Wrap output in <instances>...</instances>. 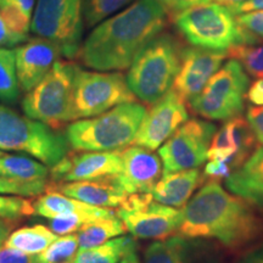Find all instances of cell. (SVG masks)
<instances>
[{
  "instance_id": "6da1fadb",
  "label": "cell",
  "mask_w": 263,
  "mask_h": 263,
  "mask_svg": "<svg viewBox=\"0 0 263 263\" xmlns=\"http://www.w3.org/2000/svg\"><path fill=\"white\" fill-rule=\"evenodd\" d=\"M179 234L217 240L233 254L248 251L263 241V215L241 196L211 180L185 205Z\"/></svg>"
},
{
  "instance_id": "7a4b0ae2",
  "label": "cell",
  "mask_w": 263,
  "mask_h": 263,
  "mask_svg": "<svg viewBox=\"0 0 263 263\" xmlns=\"http://www.w3.org/2000/svg\"><path fill=\"white\" fill-rule=\"evenodd\" d=\"M167 22V10L159 0H137L95 26L77 58L95 71H123Z\"/></svg>"
},
{
  "instance_id": "3957f363",
  "label": "cell",
  "mask_w": 263,
  "mask_h": 263,
  "mask_svg": "<svg viewBox=\"0 0 263 263\" xmlns=\"http://www.w3.org/2000/svg\"><path fill=\"white\" fill-rule=\"evenodd\" d=\"M183 47L173 34L161 32L134 59L127 73V84L146 105H154L173 88L182 62Z\"/></svg>"
},
{
  "instance_id": "277c9868",
  "label": "cell",
  "mask_w": 263,
  "mask_h": 263,
  "mask_svg": "<svg viewBox=\"0 0 263 263\" xmlns=\"http://www.w3.org/2000/svg\"><path fill=\"white\" fill-rule=\"evenodd\" d=\"M146 114L144 105L124 103L98 116L73 121L66 139L74 151H118L133 144Z\"/></svg>"
},
{
  "instance_id": "5b68a950",
  "label": "cell",
  "mask_w": 263,
  "mask_h": 263,
  "mask_svg": "<svg viewBox=\"0 0 263 263\" xmlns=\"http://www.w3.org/2000/svg\"><path fill=\"white\" fill-rule=\"evenodd\" d=\"M177 31L193 47L228 51L240 44L259 42L238 24L235 15L222 4H202L173 15Z\"/></svg>"
},
{
  "instance_id": "8992f818",
  "label": "cell",
  "mask_w": 263,
  "mask_h": 263,
  "mask_svg": "<svg viewBox=\"0 0 263 263\" xmlns=\"http://www.w3.org/2000/svg\"><path fill=\"white\" fill-rule=\"evenodd\" d=\"M0 150L32 156L51 168L67 155L70 145L58 129L0 104Z\"/></svg>"
},
{
  "instance_id": "52a82bcc",
  "label": "cell",
  "mask_w": 263,
  "mask_h": 263,
  "mask_svg": "<svg viewBox=\"0 0 263 263\" xmlns=\"http://www.w3.org/2000/svg\"><path fill=\"white\" fill-rule=\"evenodd\" d=\"M80 66L59 60L39 83L26 93L24 114L59 129L76 121L73 112V83Z\"/></svg>"
},
{
  "instance_id": "ba28073f",
  "label": "cell",
  "mask_w": 263,
  "mask_h": 263,
  "mask_svg": "<svg viewBox=\"0 0 263 263\" xmlns=\"http://www.w3.org/2000/svg\"><path fill=\"white\" fill-rule=\"evenodd\" d=\"M249 84L244 67L232 59L210 78L196 97L190 99V107L207 120H232L244 110Z\"/></svg>"
},
{
  "instance_id": "9c48e42d",
  "label": "cell",
  "mask_w": 263,
  "mask_h": 263,
  "mask_svg": "<svg viewBox=\"0 0 263 263\" xmlns=\"http://www.w3.org/2000/svg\"><path fill=\"white\" fill-rule=\"evenodd\" d=\"M84 0H37L31 31L60 45L62 55L77 58L83 34Z\"/></svg>"
},
{
  "instance_id": "30bf717a",
  "label": "cell",
  "mask_w": 263,
  "mask_h": 263,
  "mask_svg": "<svg viewBox=\"0 0 263 263\" xmlns=\"http://www.w3.org/2000/svg\"><path fill=\"white\" fill-rule=\"evenodd\" d=\"M126 77L120 72L84 71L80 67L73 83V112L76 121L98 116L117 105L133 103Z\"/></svg>"
},
{
  "instance_id": "8fae6325",
  "label": "cell",
  "mask_w": 263,
  "mask_h": 263,
  "mask_svg": "<svg viewBox=\"0 0 263 263\" xmlns=\"http://www.w3.org/2000/svg\"><path fill=\"white\" fill-rule=\"evenodd\" d=\"M116 213L136 239H167L183 223V210L155 201L151 193L129 194Z\"/></svg>"
},
{
  "instance_id": "7c38bea8",
  "label": "cell",
  "mask_w": 263,
  "mask_h": 263,
  "mask_svg": "<svg viewBox=\"0 0 263 263\" xmlns=\"http://www.w3.org/2000/svg\"><path fill=\"white\" fill-rule=\"evenodd\" d=\"M217 132L213 123L188 120L159 149L163 173L197 168L207 159V151Z\"/></svg>"
},
{
  "instance_id": "4fadbf2b",
  "label": "cell",
  "mask_w": 263,
  "mask_h": 263,
  "mask_svg": "<svg viewBox=\"0 0 263 263\" xmlns=\"http://www.w3.org/2000/svg\"><path fill=\"white\" fill-rule=\"evenodd\" d=\"M183 100L173 89H171L157 103L146 110L145 117L138 129L134 145L146 147L151 151L162 145L173 133L188 121V110Z\"/></svg>"
},
{
  "instance_id": "5bb4252c",
  "label": "cell",
  "mask_w": 263,
  "mask_h": 263,
  "mask_svg": "<svg viewBox=\"0 0 263 263\" xmlns=\"http://www.w3.org/2000/svg\"><path fill=\"white\" fill-rule=\"evenodd\" d=\"M144 263H224V255L210 239L179 234L151 242L144 252Z\"/></svg>"
},
{
  "instance_id": "9a60e30c",
  "label": "cell",
  "mask_w": 263,
  "mask_h": 263,
  "mask_svg": "<svg viewBox=\"0 0 263 263\" xmlns=\"http://www.w3.org/2000/svg\"><path fill=\"white\" fill-rule=\"evenodd\" d=\"M122 171V157L118 151H76L68 153L50 168L52 183L78 182L115 176Z\"/></svg>"
},
{
  "instance_id": "2e32d148",
  "label": "cell",
  "mask_w": 263,
  "mask_h": 263,
  "mask_svg": "<svg viewBox=\"0 0 263 263\" xmlns=\"http://www.w3.org/2000/svg\"><path fill=\"white\" fill-rule=\"evenodd\" d=\"M228 52L202 48H183L182 62L173 83V90L183 100H190L201 91L210 78L221 67Z\"/></svg>"
},
{
  "instance_id": "e0dca14e",
  "label": "cell",
  "mask_w": 263,
  "mask_h": 263,
  "mask_svg": "<svg viewBox=\"0 0 263 263\" xmlns=\"http://www.w3.org/2000/svg\"><path fill=\"white\" fill-rule=\"evenodd\" d=\"M16 72L21 90L28 93L60 60V45L47 38H33L16 47Z\"/></svg>"
},
{
  "instance_id": "ac0fdd59",
  "label": "cell",
  "mask_w": 263,
  "mask_h": 263,
  "mask_svg": "<svg viewBox=\"0 0 263 263\" xmlns=\"http://www.w3.org/2000/svg\"><path fill=\"white\" fill-rule=\"evenodd\" d=\"M122 171L115 174L118 184L127 194L151 193L162 176L160 156L146 147L132 145L121 150Z\"/></svg>"
},
{
  "instance_id": "d6986e66",
  "label": "cell",
  "mask_w": 263,
  "mask_h": 263,
  "mask_svg": "<svg viewBox=\"0 0 263 263\" xmlns=\"http://www.w3.org/2000/svg\"><path fill=\"white\" fill-rule=\"evenodd\" d=\"M256 144L258 141L248 120L236 116L216 132L207 151V159L227 161L234 171L251 156Z\"/></svg>"
},
{
  "instance_id": "ffe728a7",
  "label": "cell",
  "mask_w": 263,
  "mask_h": 263,
  "mask_svg": "<svg viewBox=\"0 0 263 263\" xmlns=\"http://www.w3.org/2000/svg\"><path fill=\"white\" fill-rule=\"evenodd\" d=\"M47 189L57 190L64 195L103 209L120 207L129 195L121 188L115 176L78 182H51L48 184Z\"/></svg>"
},
{
  "instance_id": "44dd1931",
  "label": "cell",
  "mask_w": 263,
  "mask_h": 263,
  "mask_svg": "<svg viewBox=\"0 0 263 263\" xmlns=\"http://www.w3.org/2000/svg\"><path fill=\"white\" fill-rule=\"evenodd\" d=\"M230 193L263 210V144L226 179Z\"/></svg>"
},
{
  "instance_id": "7402d4cb",
  "label": "cell",
  "mask_w": 263,
  "mask_h": 263,
  "mask_svg": "<svg viewBox=\"0 0 263 263\" xmlns=\"http://www.w3.org/2000/svg\"><path fill=\"white\" fill-rule=\"evenodd\" d=\"M202 182L199 168L163 173L151 190L154 200L171 207L185 206Z\"/></svg>"
},
{
  "instance_id": "603a6c76",
  "label": "cell",
  "mask_w": 263,
  "mask_h": 263,
  "mask_svg": "<svg viewBox=\"0 0 263 263\" xmlns=\"http://www.w3.org/2000/svg\"><path fill=\"white\" fill-rule=\"evenodd\" d=\"M33 206H34V212L37 215L48 219L58 216L74 215V213L93 215L99 218L117 216V213L114 212L112 210L89 205V203L80 201L73 197L64 195L57 190L50 189H47L41 194L38 199L33 202Z\"/></svg>"
},
{
  "instance_id": "cb8c5ba5",
  "label": "cell",
  "mask_w": 263,
  "mask_h": 263,
  "mask_svg": "<svg viewBox=\"0 0 263 263\" xmlns=\"http://www.w3.org/2000/svg\"><path fill=\"white\" fill-rule=\"evenodd\" d=\"M132 251H137L136 238L117 236L94 248L78 250L71 263H120Z\"/></svg>"
},
{
  "instance_id": "d4e9b609",
  "label": "cell",
  "mask_w": 263,
  "mask_h": 263,
  "mask_svg": "<svg viewBox=\"0 0 263 263\" xmlns=\"http://www.w3.org/2000/svg\"><path fill=\"white\" fill-rule=\"evenodd\" d=\"M50 170L47 164L28 155L0 156V176L21 182L48 180Z\"/></svg>"
},
{
  "instance_id": "484cf974",
  "label": "cell",
  "mask_w": 263,
  "mask_h": 263,
  "mask_svg": "<svg viewBox=\"0 0 263 263\" xmlns=\"http://www.w3.org/2000/svg\"><path fill=\"white\" fill-rule=\"evenodd\" d=\"M57 238L58 235L50 228L43 224H34L14 230L6 239L4 245L24 251L26 254L38 255Z\"/></svg>"
},
{
  "instance_id": "4316f807",
  "label": "cell",
  "mask_w": 263,
  "mask_h": 263,
  "mask_svg": "<svg viewBox=\"0 0 263 263\" xmlns=\"http://www.w3.org/2000/svg\"><path fill=\"white\" fill-rule=\"evenodd\" d=\"M126 232V226L117 216L95 219L93 222L87 223L77 232L80 250L101 245L108 240L123 235Z\"/></svg>"
},
{
  "instance_id": "83f0119b",
  "label": "cell",
  "mask_w": 263,
  "mask_h": 263,
  "mask_svg": "<svg viewBox=\"0 0 263 263\" xmlns=\"http://www.w3.org/2000/svg\"><path fill=\"white\" fill-rule=\"evenodd\" d=\"M37 0H0V16L12 32L28 35Z\"/></svg>"
},
{
  "instance_id": "f1b7e54d",
  "label": "cell",
  "mask_w": 263,
  "mask_h": 263,
  "mask_svg": "<svg viewBox=\"0 0 263 263\" xmlns=\"http://www.w3.org/2000/svg\"><path fill=\"white\" fill-rule=\"evenodd\" d=\"M17 72H16L15 50L0 48V103L16 105L21 97Z\"/></svg>"
},
{
  "instance_id": "f546056e",
  "label": "cell",
  "mask_w": 263,
  "mask_h": 263,
  "mask_svg": "<svg viewBox=\"0 0 263 263\" xmlns=\"http://www.w3.org/2000/svg\"><path fill=\"white\" fill-rule=\"evenodd\" d=\"M137 0H84L83 22L87 28H93L105 20L122 11Z\"/></svg>"
},
{
  "instance_id": "4dcf8cb0",
  "label": "cell",
  "mask_w": 263,
  "mask_h": 263,
  "mask_svg": "<svg viewBox=\"0 0 263 263\" xmlns=\"http://www.w3.org/2000/svg\"><path fill=\"white\" fill-rule=\"evenodd\" d=\"M80 250L77 234L58 238L41 254L34 255V263H71Z\"/></svg>"
},
{
  "instance_id": "1f68e13d",
  "label": "cell",
  "mask_w": 263,
  "mask_h": 263,
  "mask_svg": "<svg viewBox=\"0 0 263 263\" xmlns=\"http://www.w3.org/2000/svg\"><path fill=\"white\" fill-rule=\"evenodd\" d=\"M228 57L234 59L249 74L263 80V43L256 42L252 44H240L230 48Z\"/></svg>"
},
{
  "instance_id": "d6a6232c",
  "label": "cell",
  "mask_w": 263,
  "mask_h": 263,
  "mask_svg": "<svg viewBox=\"0 0 263 263\" xmlns=\"http://www.w3.org/2000/svg\"><path fill=\"white\" fill-rule=\"evenodd\" d=\"M48 180L37 182H21L0 176V194L2 195H16L24 197L39 196L48 188Z\"/></svg>"
},
{
  "instance_id": "836d02e7",
  "label": "cell",
  "mask_w": 263,
  "mask_h": 263,
  "mask_svg": "<svg viewBox=\"0 0 263 263\" xmlns=\"http://www.w3.org/2000/svg\"><path fill=\"white\" fill-rule=\"evenodd\" d=\"M34 206L31 200L24 196L2 195L0 194V217L22 219L34 215Z\"/></svg>"
},
{
  "instance_id": "e575fe53",
  "label": "cell",
  "mask_w": 263,
  "mask_h": 263,
  "mask_svg": "<svg viewBox=\"0 0 263 263\" xmlns=\"http://www.w3.org/2000/svg\"><path fill=\"white\" fill-rule=\"evenodd\" d=\"M99 219V217L93 215H83V213H74V215H64L50 218L49 227L57 235L73 234L78 232L82 227Z\"/></svg>"
},
{
  "instance_id": "d590c367",
  "label": "cell",
  "mask_w": 263,
  "mask_h": 263,
  "mask_svg": "<svg viewBox=\"0 0 263 263\" xmlns=\"http://www.w3.org/2000/svg\"><path fill=\"white\" fill-rule=\"evenodd\" d=\"M238 24L257 39H263V10L238 15Z\"/></svg>"
},
{
  "instance_id": "8d00e7d4",
  "label": "cell",
  "mask_w": 263,
  "mask_h": 263,
  "mask_svg": "<svg viewBox=\"0 0 263 263\" xmlns=\"http://www.w3.org/2000/svg\"><path fill=\"white\" fill-rule=\"evenodd\" d=\"M248 122L254 130L256 139H257L259 145L263 144V105L261 106H250L246 114Z\"/></svg>"
},
{
  "instance_id": "74e56055",
  "label": "cell",
  "mask_w": 263,
  "mask_h": 263,
  "mask_svg": "<svg viewBox=\"0 0 263 263\" xmlns=\"http://www.w3.org/2000/svg\"><path fill=\"white\" fill-rule=\"evenodd\" d=\"M28 41V35L17 34V33L12 32L8 27L5 21L0 16V48H12L17 47L22 43Z\"/></svg>"
},
{
  "instance_id": "f35d334b",
  "label": "cell",
  "mask_w": 263,
  "mask_h": 263,
  "mask_svg": "<svg viewBox=\"0 0 263 263\" xmlns=\"http://www.w3.org/2000/svg\"><path fill=\"white\" fill-rule=\"evenodd\" d=\"M0 263H34V255L3 245L0 248Z\"/></svg>"
},
{
  "instance_id": "ab89813d",
  "label": "cell",
  "mask_w": 263,
  "mask_h": 263,
  "mask_svg": "<svg viewBox=\"0 0 263 263\" xmlns=\"http://www.w3.org/2000/svg\"><path fill=\"white\" fill-rule=\"evenodd\" d=\"M233 172L232 166L227 161L221 160H210V162L205 166V171L203 174L210 178H227L230 176V173Z\"/></svg>"
},
{
  "instance_id": "60d3db41",
  "label": "cell",
  "mask_w": 263,
  "mask_h": 263,
  "mask_svg": "<svg viewBox=\"0 0 263 263\" xmlns=\"http://www.w3.org/2000/svg\"><path fill=\"white\" fill-rule=\"evenodd\" d=\"M159 2L166 8L167 11H171L174 15L193 6L209 4L212 0H159Z\"/></svg>"
},
{
  "instance_id": "b9f144b4",
  "label": "cell",
  "mask_w": 263,
  "mask_h": 263,
  "mask_svg": "<svg viewBox=\"0 0 263 263\" xmlns=\"http://www.w3.org/2000/svg\"><path fill=\"white\" fill-rule=\"evenodd\" d=\"M232 10L234 15H242L248 12L262 11L263 10V0H245V2L238 3V4L227 5Z\"/></svg>"
},
{
  "instance_id": "7bdbcfd3",
  "label": "cell",
  "mask_w": 263,
  "mask_h": 263,
  "mask_svg": "<svg viewBox=\"0 0 263 263\" xmlns=\"http://www.w3.org/2000/svg\"><path fill=\"white\" fill-rule=\"evenodd\" d=\"M246 98L251 104L256 106H261L263 105V80L258 78L254 83L250 85V88L246 91Z\"/></svg>"
},
{
  "instance_id": "ee69618b",
  "label": "cell",
  "mask_w": 263,
  "mask_h": 263,
  "mask_svg": "<svg viewBox=\"0 0 263 263\" xmlns=\"http://www.w3.org/2000/svg\"><path fill=\"white\" fill-rule=\"evenodd\" d=\"M236 263H263V241L245 251V255Z\"/></svg>"
},
{
  "instance_id": "f6af8a7d",
  "label": "cell",
  "mask_w": 263,
  "mask_h": 263,
  "mask_svg": "<svg viewBox=\"0 0 263 263\" xmlns=\"http://www.w3.org/2000/svg\"><path fill=\"white\" fill-rule=\"evenodd\" d=\"M18 221L20 219L3 218V217H0V248L5 244L9 235L14 232L15 227L17 226Z\"/></svg>"
},
{
  "instance_id": "bcb514c9",
  "label": "cell",
  "mask_w": 263,
  "mask_h": 263,
  "mask_svg": "<svg viewBox=\"0 0 263 263\" xmlns=\"http://www.w3.org/2000/svg\"><path fill=\"white\" fill-rule=\"evenodd\" d=\"M120 263H140V259L138 257L137 251H132L128 255L124 256V257L120 261Z\"/></svg>"
},
{
  "instance_id": "7dc6e473",
  "label": "cell",
  "mask_w": 263,
  "mask_h": 263,
  "mask_svg": "<svg viewBox=\"0 0 263 263\" xmlns=\"http://www.w3.org/2000/svg\"><path fill=\"white\" fill-rule=\"evenodd\" d=\"M217 2L224 5H232V4H238V3L245 2V0H217Z\"/></svg>"
},
{
  "instance_id": "c3c4849f",
  "label": "cell",
  "mask_w": 263,
  "mask_h": 263,
  "mask_svg": "<svg viewBox=\"0 0 263 263\" xmlns=\"http://www.w3.org/2000/svg\"><path fill=\"white\" fill-rule=\"evenodd\" d=\"M3 154H4V151H2V150H0V156H2Z\"/></svg>"
}]
</instances>
